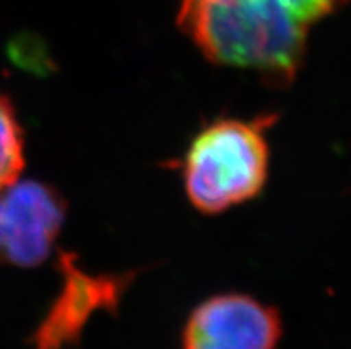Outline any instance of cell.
I'll return each mask as SVG.
<instances>
[{"label":"cell","instance_id":"obj_1","mask_svg":"<svg viewBox=\"0 0 351 349\" xmlns=\"http://www.w3.org/2000/svg\"><path fill=\"white\" fill-rule=\"evenodd\" d=\"M350 0H178V25L221 67L271 84L296 77L311 29Z\"/></svg>","mask_w":351,"mask_h":349},{"label":"cell","instance_id":"obj_2","mask_svg":"<svg viewBox=\"0 0 351 349\" xmlns=\"http://www.w3.org/2000/svg\"><path fill=\"white\" fill-rule=\"evenodd\" d=\"M273 118L218 119L195 136L182 163L193 207L219 214L263 191L269 168L266 128Z\"/></svg>","mask_w":351,"mask_h":349},{"label":"cell","instance_id":"obj_3","mask_svg":"<svg viewBox=\"0 0 351 349\" xmlns=\"http://www.w3.org/2000/svg\"><path fill=\"white\" fill-rule=\"evenodd\" d=\"M61 195L38 180L0 189V264L34 267L49 258L64 223Z\"/></svg>","mask_w":351,"mask_h":349},{"label":"cell","instance_id":"obj_4","mask_svg":"<svg viewBox=\"0 0 351 349\" xmlns=\"http://www.w3.org/2000/svg\"><path fill=\"white\" fill-rule=\"evenodd\" d=\"M280 315L246 294L205 300L187 319L180 349H276Z\"/></svg>","mask_w":351,"mask_h":349},{"label":"cell","instance_id":"obj_5","mask_svg":"<svg viewBox=\"0 0 351 349\" xmlns=\"http://www.w3.org/2000/svg\"><path fill=\"white\" fill-rule=\"evenodd\" d=\"M61 271L62 287L32 335V349H64L75 344L95 312L118 306L129 283V276L84 273L71 255H62Z\"/></svg>","mask_w":351,"mask_h":349},{"label":"cell","instance_id":"obj_6","mask_svg":"<svg viewBox=\"0 0 351 349\" xmlns=\"http://www.w3.org/2000/svg\"><path fill=\"white\" fill-rule=\"evenodd\" d=\"M25 164V143L22 125L13 104L0 93V189L20 178Z\"/></svg>","mask_w":351,"mask_h":349}]
</instances>
